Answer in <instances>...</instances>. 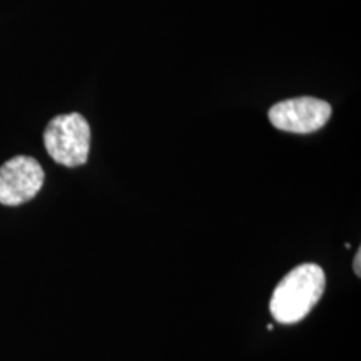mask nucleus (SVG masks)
Segmentation results:
<instances>
[{"mask_svg":"<svg viewBox=\"0 0 361 361\" xmlns=\"http://www.w3.org/2000/svg\"><path fill=\"white\" fill-rule=\"evenodd\" d=\"M360 261H361V251L358 250V252H356V256H355V263H353V268H355L356 276H360V274H361V269H360Z\"/></svg>","mask_w":361,"mask_h":361,"instance_id":"39448f33","label":"nucleus"},{"mask_svg":"<svg viewBox=\"0 0 361 361\" xmlns=\"http://www.w3.org/2000/svg\"><path fill=\"white\" fill-rule=\"evenodd\" d=\"M44 169L29 156H16L0 168V204L19 206L34 200L44 186Z\"/></svg>","mask_w":361,"mask_h":361,"instance_id":"20e7f679","label":"nucleus"},{"mask_svg":"<svg viewBox=\"0 0 361 361\" xmlns=\"http://www.w3.org/2000/svg\"><path fill=\"white\" fill-rule=\"evenodd\" d=\"M44 144L49 156L66 168H78L87 162L90 128L78 112L54 117L44 130Z\"/></svg>","mask_w":361,"mask_h":361,"instance_id":"f03ea898","label":"nucleus"},{"mask_svg":"<svg viewBox=\"0 0 361 361\" xmlns=\"http://www.w3.org/2000/svg\"><path fill=\"white\" fill-rule=\"evenodd\" d=\"M269 123L279 130L293 134L316 133L331 117V106L316 97H295L274 104L268 112Z\"/></svg>","mask_w":361,"mask_h":361,"instance_id":"7ed1b4c3","label":"nucleus"},{"mask_svg":"<svg viewBox=\"0 0 361 361\" xmlns=\"http://www.w3.org/2000/svg\"><path fill=\"white\" fill-rule=\"evenodd\" d=\"M326 286L324 271L318 264L296 266L284 276L269 301V311L274 322L295 324L303 322L314 308Z\"/></svg>","mask_w":361,"mask_h":361,"instance_id":"f257e3e1","label":"nucleus"}]
</instances>
